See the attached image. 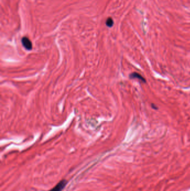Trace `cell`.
<instances>
[{
  "mask_svg": "<svg viewBox=\"0 0 190 191\" xmlns=\"http://www.w3.org/2000/svg\"><path fill=\"white\" fill-rule=\"evenodd\" d=\"M22 44L23 46V47L28 50H31L32 48V42L30 39L26 37H23L22 39Z\"/></svg>",
  "mask_w": 190,
  "mask_h": 191,
  "instance_id": "7a4b0ae2",
  "label": "cell"
},
{
  "mask_svg": "<svg viewBox=\"0 0 190 191\" xmlns=\"http://www.w3.org/2000/svg\"><path fill=\"white\" fill-rule=\"evenodd\" d=\"M68 182L65 180L60 181L53 188L49 191H62L67 184Z\"/></svg>",
  "mask_w": 190,
  "mask_h": 191,
  "instance_id": "6da1fadb",
  "label": "cell"
},
{
  "mask_svg": "<svg viewBox=\"0 0 190 191\" xmlns=\"http://www.w3.org/2000/svg\"><path fill=\"white\" fill-rule=\"evenodd\" d=\"M130 78H132V79L137 78V79L140 80L141 81H142L144 83L146 82V79L140 74H139L138 73H133L132 74H130Z\"/></svg>",
  "mask_w": 190,
  "mask_h": 191,
  "instance_id": "3957f363",
  "label": "cell"
},
{
  "mask_svg": "<svg viewBox=\"0 0 190 191\" xmlns=\"http://www.w3.org/2000/svg\"><path fill=\"white\" fill-rule=\"evenodd\" d=\"M113 24H114L113 20L111 18H108L106 21V25L108 27H110V28L112 27L113 25Z\"/></svg>",
  "mask_w": 190,
  "mask_h": 191,
  "instance_id": "277c9868",
  "label": "cell"
}]
</instances>
